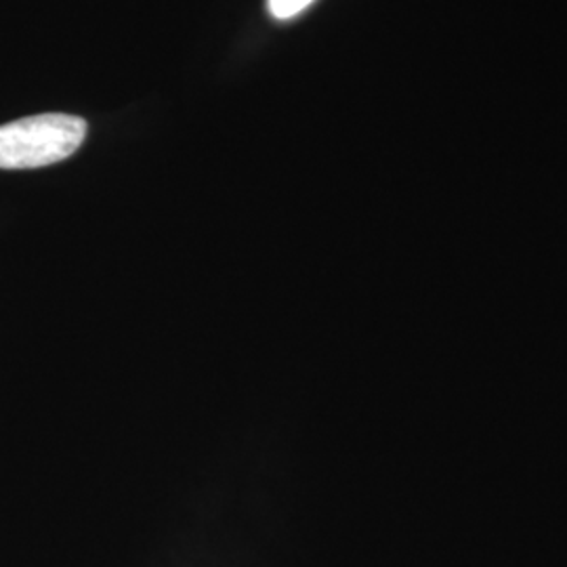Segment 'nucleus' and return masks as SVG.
<instances>
[{"label": "nucleus", "mask_w": 567, "mask_h": 567, "mask_svg": "<svg viewBox=\"0 0 567 567\" xmlns=\"http://www.w3.org/2000/svg\"><path fill=\"white\" fill-rule=\"evenodd\" d=\"M86 122L70 114H39L0 126V168L25 171L61 163L79 152Z\"/></svg>", "instance_id": "1"}, {"label": "nucleus", "mask_w": 567, "mask_h": 567, "mask_svg": "<svg viewBox=\"0 0 567 567\" xmlns=\"http://www.w3.org/2000/svg\"><path fill=\"white\" fill-rule=\"evenodd\" d=\"M313 0H269V11L278 20H290L305 11Z\"/></svg>", "instance_id": "2"}]
</instances>
